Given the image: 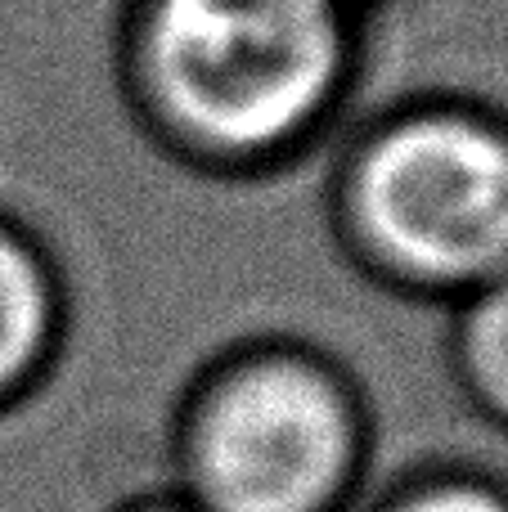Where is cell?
Returning a JSON list of instances; mask_svg holds the SVG:
<instances>
[{"label": "cell", "instance_id": "cell-1", "mask_svg": "<svg viewBox=\"0 0 508 512\" xmlns=\"http://www.w3.org/2000/svg\"><path fill=\"white\" fill-rule=\"evenodd\" d=\"M369 18L360 0H117L113 86L153 153L189 176L257 185L351 122Z\"/></svg>", "mask_w": 508, "mask_h": 512}, {"label": "cell", "instance_id": "cell-2", "mask_svg": "<svg viewBox=\"0 0 508 512\" xmlns=\"http://www.w3.org/2000/svg\"><path fill=\"white\" fill-rule=\"evenodd\" d=\"M320 207L369 288L446 315L508 274V104L432 86L351 117Z\"/></svg>", "mask_w": 508, "mask_h": 512}, {"label": "cell", "instance_id": "cell-3", "mask_svg": "<svg viewBox=\"0 0 508 512\" xmlns=\"http://www.w3.org/2000/svg\"><path fill=\"white\" fill-rule=\"evenodd\" d=\"M374 459L378 414L360 373L288 328L203 355L167 418V486L203 512H356Z\"/></svg>", "mask_w": 508, "mask_h": 512}, {"label": "cell", "instance_id": "cell-4", "mask_svg": "<svg viewBox=\"0 0 508 512\" xmlns=\"http://www.w3.org/2000/svg\"><path fill=\"white\" fill-rule=\"evenodd\" d=\"M72 342V283L63 256L27 216L0 207V418L54 382Z\"/></svg>", "mask_w": 508, "mask_h": 512}, {"label": "cell", "instance_id": "cell-7", "mask_svg": "<svg viewBox=\"0 0 508 512\" xmlns=\"http://www.w3.org/2000/svg\"><path fill=\"white\" fill-rule=\"evenodd\" d=\"M104 512H203V508L171 486H149V490H135V495L117 499V504Z\"/></svg>", "mask_w": 508, "mask_h": 512}, {"label": "cell", "instance_id": "cell-8", "mask_svg": "<svg viewBox=\"0 0 508 512\" xmlns=\"http://www.w3.org/2000/svg\"><path fill=\"white\" fill-rule=\"evenodd\" d=\"M360 5H365V9H378V5H383V0H360Z\"/></svg>", "mask_w": 508, "mask_h": 512}, {"label": "cell", "instance_id": "cell-5", "mask_svg": "<svg viewBox=\"0 0 508 512\" xmlns=\"http://www.w3.org/2000/svg\"><path fill=\"white\" fill-rule=\"evenodd\" d=\"M446 373L468 414L508 436V274L446 310Z\"/></svg>", "mask_w": 508, "mask_h": 512}, {"label": "cell", "instance_id": "cell-6", "mask_svg": "<svg viewBox=\"0 0 508 512\" xmlns=\"http://www.w3.org/2000/svg\"><path fill=\"white\" fill-rule=\"evenodd\" d=\"M356 512H508V477L477 459H419L369 486Z\"/></svg>", "mask_w": 508, "mask_h": 512}]
</instances>
